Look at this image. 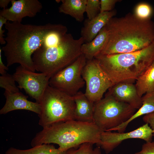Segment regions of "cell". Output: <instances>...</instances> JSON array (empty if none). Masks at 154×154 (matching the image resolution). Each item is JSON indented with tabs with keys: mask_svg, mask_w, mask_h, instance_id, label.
Here are the masks:
<instances>
[{
	"mask_svg": "<svg viewBox=\"0 0 154 154\" xmlns=\"http://www.w3.org/2000/svg\"><path fill=\"white\" fill-rule=\"evenodd\" d=\"M106 27L107 39L98 54L134 52L147 47L154 40V23L151 19L142 20L129 13L123 17L112 18Z\"/></svg>",
	"mask_w": 154,
	"mask_h": 154,
	"instance_id": "6da1fadb",
	"label": "cell"
},
{
	"mask_svg": "<svg viewBox=\"0 0 154 154\" xmlns=\"http://www.w3.org/2000/svg\"><path fill=\"white\" fill-rule=\"evenodd\" d=\"M5 25L7 31L5 38L6 43L1 49L6 58L7 66L18 63L35 72L33 54L42 44L47 35L59 24L36 25L8 21Z\"/></svg>",
	"mask_w": 154,
	"mask_h": 154,
	"instance_id": "7a4b0ae2",
	"label": "cell"
},
{
	"mask_svg": "<svg viewBox=\"0 0 154 154\" xmlns=\"http://www.w3.org/2000/svg\"><path fill=\"white\" fill-rule=\"evenodd\" d=\"M104 131L94 123L75 120L56 123L43 128L32 140L33 147L42 144H58L59 149L67 151L86 143H100V136Z\"/></svg>",
	"mask_w": 154,
	"mask_h": 154,
	"instance_id": "3957f363",
	"label": "cell"
},
{
	"mask_svg": "<svg viewBox=\"0 0 154 154\" xmlns=\"http://www.w3.org/2000/svg\"><path fill=\"white\" fill-rule=\"evenodd\" d=\"M94 58L113 85L123 82L134 83L154 60V40L134 52L98 54Z\"/></svg>",
	"mask_w": 154,
	"mask_h": 154,
	"instance_id": "277c9868",
	"label": "cell"
},
{
	"mask_svg": "<svg viewBox=\"0 0 154 154\" xmlns=\"http://www.w3.org/2000/svg\"><path fill=\"white\" fill-rule=\"evenodd\" d=\"M84 43L82 37L75 39L70 33H67L56 44L49 47L40 46L32 56L36 70L45 74L50 78L82 54L81 47Z\"/></svg>",
	"mask_w": 154,
	"mask_h": 154,
	"instance_id": "5b68a950",
	"label": "cell"
},
{
	"mask_svg": "<svg viewBox=\"0 0 154 154\" xmlns=\"http://www.w3.org/2000/svg\"><path fill=\"white\" fill-rule=\"evenodd\" d=\"M40 104L39 124L43 128L59 122L75 120V103L73 96L53 87L46 88Z\"/></svg>",
	"mask_w": 154,
	"mask_h": 154,
	"instance_id": "8992f818",
	"label": "cell"
},
{
	"mask_svg": "<svg viewBox=\"0 0 154 154\" xmlns=\"http://www.w3.org/2000/svg\"><path fill=\"white\" fill-rule=\"evenodd\" d=\"M136 110L107 92L104 98L95 103L94 123L102 131H108L127 121Z\"/></svg>",
	"mask_w": 154,
	"mask_h": 154,
	"instance_id": "52a82bcc",
	"label": "cell"
},
{
	"mask_svg": "<svg viewBox=\"0 0 154 154\" xmlns=\"http://www.w3.org/2000/svg\"><path fill=\"white\" fill-rule=\"evenodd\" d=\"M86 61L82 54L72 63L52 75L49 79V85L73 96L85 84L82 72Z\"/></svg>",
	"mask_w": 154,
	"mask_h": 154,
	"instance_id": "ba28073f",
	"label": "cell"
},
{
	"mask_svg": "<svg viewBox=\"0 0 154 154\" xmlns=\"http://www.w3.org/2000/svg\"><path fill=\"white\" fill-rule=\"evenodd\" d=\"M82 76L86 84L84 94L94 103L102 99L104 93L113 85L94 58L87 60Z\"/></svg>",
	"mask_w": 154,
	"mask_h": 154,
	"instance_id": "9c48e42d",
	"label": "cell"
},
{
	"mask_svg": "<svg viewBox=\"0 0 154 154\" xmlns=\"http://www.w3.org/2000/svg\"><path fill=\"white\" fill-rule=\"evenodd\" d=\"M19 88L23 89L30 97L40 104L44 92L49 85L50 78L42 73H36L21 65L13 74Z\"/></svg>",
	"mask_w": 154,
	"mask_h": 154,
	"instance_id": "30bf717a",
	"label": "cell"
},
{
	"mask_svg": "<svg viewBox=\"0 0 154 154\" xmlns=\"http://www.w3.org/2000/svg\"><path fill=\"white\" fill-rule=\"evenodd\" d=\"M153 133V130L147 123L127 132L104 131L101 134L100 143L98 146L103 149L106 153L108 154L126 139L137 138L143 139L146 142H151Z\"/></svg>",
	"mask_w": 154,
	"mask_h": 154,
	"instance_id": "8fae6325",
	"label": "cell"
},
{
	"mask_svg": "<svg viewBox=\"0 0 154 154\" xmlns=\"http://www.w3.org/2000/svg\"><path fill=\"white\" fill-rule=\"evenodd\" d=\"M11 6L0 11V15L7 21L21 23L27 17H33L40 12L42 3L38 0H11Z\"/></svg>",
	"mask_w": 154,
	"mask_h": 154,
	"instance_id": "7c38bea8",
	"label": "cell"
},
{
	"mask_svg": "<svg viewBox=\"0 0 154 154\" xmlns=\"http://www.w3.org/2000/svg\"><path fill=\"white\" fill-rule=\"evenodd\" d=\"M134 83L129 82L117 83L110 88L107 92L117 101L127 103L138 109L142 105V97L138 94Z\"/></svg>",
	"mask_w": 154,
	"mask_h": 154,
	"instance_id": "4fadbf2b",
	"label": "cell"
},
{
	"mask_svg": "<svg viewBox=\"0 0 154 154\" xmlns=\"http://www.w3.org/2000/svg\"><path fill=\"white\" fill-rule=\"evenodd\" d=\"M6 99L5 104L0 110V114H5L16 110H23L31 111L39 115L41 112V106L37 102L27 99L28 96L20 91L9 93L5 92Z\"/></svg>",
	"mask_w": 154,
	"mask_h": 154,
	"instance_id": "5bb4252c",
	"label": "cell"
},
{
	"mask_svg": "<svg viewBox=\"0 0 154 154\" xmlns=\"http://www.w3.org/2000/svg\"><path fill=\"white\" fill-rule=\"evenodd\" d=\"M116 13V11L113 10L110 11L100 13L92 19H86L80 33L84 43H89L92 41Z\"/></svg>",
	"mask_w": 154,
	"mask_h": 154,
	"instance_id": "9a60e30c",
	"label": "cell"
},
{
	"mask_svg": "<svg viewBox=\"0 0 154 154\" xmlns=\"http://www.w3.org/2000/svg\"><path fill=\"white\" fill-rule=\"evenodd\" d=\"M75 103V120L94 123L95 103L90 100L84 93L79 91L73 96Z\"/></svg>",
	"mask_w": 154,
	"mask_h": 154,
	"instance_id": "2e32d148",
	"label": "cell"
},
{
	"mask_svg": "<svg viewBox=\"0 0 154 154\" xmlns=\"http://www.w3.org/2000/svg\"><path fill=\"white\" fill-rule=\"evenodd\" d=\"M107 34L106 25L92 41L82 44L81 51L87 60L93 59L100 52L106 41Z\"/></svg>",
	"mask_w": 154,
	"mask_h": 154,
	"instance_id": "e0dca14e",
	"label": "cell"
},
{
	"mask_svg": "<svg viewBox=\"0 0 154 154\" xmlns=\"http://www.w3.org/2000/svg\"><path fill=\"white\" fill-rule=\"evenodd\" d=\"M142 101V105L141 107L128 120L110 131H117L118 132H124L129 124L133 120L142 116L154 112V91L147 93L143 96Z\"/></svg>",
	"mask_w": 154,
	"mask_h": 154,
	"instance_id": "ac0fdd59",
	"label": "cell"
},
{
	"mask_svg": "<svg viewBox=\"0 0 154 154\" xmlns=\"http://www.w3.org/2000/svg\"><path fill=\"white\" fill-rule=\"evenodd\" d=\"M59 12L70 15L78 22L84 19L87 0H61Z\"/></svg>",
	"mask_w": 154,
	"mask_h": 154,
	"instance_id": "d6986e66",
	"label": "cell"
},
{
	"mask_svg": "<svg viewBox=\"0 0 154 154\" xmlns=\"http://www.w3.org/2000/svg\"><path fill=\"white\" fill-rule=\"evenodd\" d=\"M135 84L141 97L147 93L154 91V60L137 79Z\"/></svg>",
	"mask_w": 154,
	"mask_h": 154,
	"instance_id": "ffe728a7",
	"label": "cell"
},
{
	"mask_svg": "<svg viewBox=\"0 0 154 154\" xmlns=\"http://www.w3.org/2000/svg\"><path fill=\"white\" fill-rule=\"evenodd\" d=\"M72 149L62 151L53 145L42 144L25 150L11 147L6 151L5 154H69Z\"/></svg>",
	"mask_w": 154,
	"mask_h": 154,
	"instance_id": "44dd1931",
	"label": "cell"
},
{
	"mask_svg": "<svg viewBox=\"0 0 154 154\" xmlns=\"http://www.w3.org/2000/svg\"><path fill=\"white\" fill-rule=\"evenodd\" d=\"M13 75L6 73L0 76V86L5 89V91L9 93L19 92Z\"/></svg>",
	"mask_w": 154,
	"mask_h": 154,
	"instance_id": "7402d4cb",
	"label": "cell"
},
{
	"mask_svg": "<svg viewBox=\"0 0 154 154\" xmlns=\"http://www.w3.org/2000/svg\"><path fill=\"white\" fill-rule=\"evenodd\" d=\"M93 144L89 143H83L77 149H72L69 154H101L100 147L97 146L94 148Z\"/></svg>",
	"mask_w": 154,
	"mask_h": 154,
	"instance_id": "603a6c76",
	"label": "cell"
},
{
	"mask_svg": "<svg viewBox=\"0 0 154 154\" xmlns=\"http://www.w3.org/2000/svg\"><path fill=\"white\" fill-rule=\"evenodd\" d=\"M100 11V0H87L85 8L88 19L91 20L96 17Z\"/></svg>",
	"mask_w": 154,
	"mask_h": 154,
	"instance_id": "cb8c5ba5",
	"label": "cell"
},
{
	"mask_svg": "<svg viewBox=\"0 0 154 154\" xmlns=\"http://www.w3.org/2000/svg\"><path fill=\"white\" fill-rule=\"evenodd\" d=\"M152 13V8L149 5L146 3H141L136 6L134 14L140 19L147 20L151 19Z\"/></svg>",
	"mask_w": 154,
	"mask_h": 154,
	"instance_id": "d4e9b609",
	"label": "cell"
},
{
	"mask_svg": "<svg viewBox=\"0 0 154 154\" xmlns=\"http://www.w3.org/2000/svg\"><path fill=\"white\" fill-rule=\"evenodd\" d=\"M117 0H101L100 13L108 12L113 10Z\"/></svg>",
	"mask_w": 154,
	"mask_h": 154,
	"instance_id": "484cf974",
	"label": "cell"
},
{
	"mask_svg": "<svg viewBox=\"0 0 154 154\" xmlns=\"http://www.w3.org/2000/svg\"><path fill=\"white\" fill-rule=\"evenodd\" d=\"M134 154H154V141L146 142L142 145L141 150Z\"/></svg>",
	"mask_w": 154,
	"mask_h": 154,
	"instance_id": "4316f807",
	"label": "cell"
},
{
	"mask_svg": "<svg viewBox=\"0 0 154 154\" xmlns=\"http://www.w3.org/2000/svg\"><path fill=\"white\" fill-rule=\"evenodd\" d=\"M143 120L145 123L148 124L153 130L154 136V112L144 115L143 117Z\"/></svg>",
	"mask_w": 154,
	"mask_h": 154,
	"instance_id": "83f0119b",
	"label": "cell"
},
{
	"mask_svg": "<svg viewBox=\"0 0 154 154\" xmlns=\"http://www.w3.org/2000/svg\"><path fill=\"white\" fill-rule=\"evenodd\" d=\"M7 20L4 17L0 15V43L1 44H4L6 43L3 34L5 31V30L2 29V27L4 24L7 22Z\"/></svg>",
	"mask_w": 154,
	"mask_h": 154,
	"instance_id": "f1b7e54d",
	"label": "cell"
},
{
	"mask_svg": "<svg viewBox=\"0 0 154 154\" xmlns=\"http://www.w3.org/2000/svg\"><path fill=\"white\" fill-rule=\"evenodd\" d=\"M2 49L0 48V73L1 75H3L6 73L7 71L8 70V67L6 66L3 63L1 56Z\"/></svg>",
	"mask_w": 154,
	"mask_h": 154,
	"instance_id": "f546056e",
	"label": "cell"
},
{
	"mask_svg": "<svg viewBox=\"0 0 154 154\" xmlns=\"http://www.w3.org/2000/svg\"><path fill=\"white\" fill-rule=\"evenodd\" d=\"M11 2V0H0V7L3 9L7 8L8 4Z\"/></svg>",
	"mask_w": 154,
	"mask_h": 154,
	"instance_id": "4dcf8cb0",
	"label": "cell"
}]
</instances>
